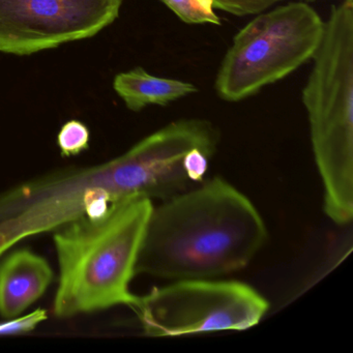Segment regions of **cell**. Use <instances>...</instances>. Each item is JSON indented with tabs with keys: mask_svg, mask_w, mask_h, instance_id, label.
Masks as SVG:
<instances>
[{
	"mask_svg": "<svg viewBox=\"0 0 353 353\" xmlns=\"http://www.w3.org/2000/svg\"><path fill=\"white\" fill-rule=\"evenodd\" d=\"M251 200L221 177L152 206L136 274L214 279L243 270L268 241Z\"/></svg>",
	"mask_w": 353,
	"mask_h": 353,
	"instance_id": "6da1fadb",
	"label": "cell"
},
{
	"mask_svg": "<svg viewBox=\"0 0 353 353\" xmlns=\"http://www.w3.org/2000/svg\"><path fill=\"white\" fill-rule=\"evenodd\" d=\"M152 206L146 198H129L102 216H80L55 230L59 266L55 316L131 307L137 295L130 285Z\"/></svg>",
	"mask_w": 353,
	"mask_h": 353,
	"instance_id": "7a4b0ae2",
	"label": "cell"
},
{
	"mask_svg": "<svg viewBox=\"0 0 353 353\" xmlns=\"http://www.w3.org/2000/svg\"><path fill=\"white\" fill-rule=\"evenodd\" d=\"M303 90L323 210L340 226L353 216V3L332 8Z\"/></svg>",
	"mask_w": 353,
	"mask_h": 353,
	"instance_id": "3957f363",
	"label": "cell"
},
{
	"mask_svg": "<svg viewBox=\"0 0 353 353\" xmlns=\"http://www.w3.org/2000/svg\"><path fill=\"white\" fill-rule=\"evenodd\" d=\"M323 32V20L307 3L261 14L233 39L216 75V94L239 102L283 79L312 59Z\"/></svg>",
	"mask_w": 353,
	"mask_h": 353,
	"instance_id": "277c9868",
	"label": "cell"
},
{
	"mask_svg": "<svg viewBox=\"0 0 353 353\" xmlns=\"http://www.w3.org/2000/svg\"><path fill=\"white\" fill-rule=\"evenodd\" d=\"M130 307L146 336L166 338L249 330L261 321L270 303L239 281L187 279L154 287Z\"/></svg>",
	"mask_w": 353,
	"mask_h": 353,
	"instance_id": "5b68a950",
	"label": "cell"
},
{
	"mask_svg": "<svg viewBox=\"0 0 353 353\" xmlns=\"http://www.w3.org/2000/svg\"><path fill=\"white\" fill-rule=\"evenodd\" d=\"M123 0H0V52L30 55L92 38L117 20Z\"/></svg>",
	"mask_w": 353,
	"mask_h": 353,
	"instance_id": "8992f818",
	"label": "cell"
},
{
	"mask_svg": "<svg viewBox=\"0 0 353 353\" xmlns=\"http://www.w3.org/2000/svg\"><path fill=\"white\" fill-rule=\"evenodd\" d=\"M52 268L42 256L19 250L0 263V315L13 318L38 301L52 282Z\"/></svg>",
	"mask_w": 353,
	"mask_h": 353,
	"instance_id": "52a82bcc",
	"label": "cell"
},
{
	"mask_svg": "<svg viewBox=\"0 0 353 353\" xmlns=\"http://www.w3.org/2000/svg\"><path fill=\"white\" fill-rule=\"evenodd\" d=\"M113 88L125 106L136 112L150 105L166 106L198 92L193 83L157 77L141 67L117 74Z\"/></svg>",
	"mask_w": 353,
	"mask_h": 353,
	"instance_id": "ba28073f",
	"label": "cell"
},
{
	"mask_svg": "<svg viewBox=\"0 0 353 353\" xmlns=\"http://www.w3.org/2000/svg\"><path fill=\"white\" fill-rule=\"evenodd\" d=\"M181 21L187 24L220 26L212 0H161Z\"/></svg>",
	"mask_w": 353,
	"mask_h": 353,
	"instance_id": "9c48e42d",
	"label": "cell"
},
{
	"mask_svg": "<svg viewBox=\"0 0 353 353\" xmlns=\"http://www.w3.org/2000/svg\"><path fill=\"white\" fill-rule=\"evenodd\" d=\"M90 130L81 121H68L57 135V145L63 157H74L88 148Z\"/></svg>",
	"mask_w": 353,
	"mask_h": 353,
	"instance_id": "30bf717a",
	"label": "cell"
},
{
	"mask_svg": "<svg viewBox=\"0 0 353 353\" xmlns=\"http://www.w3.org/2000/svg\"><path fill=\"white\" fill-rule=\"evenodd\" d=\"M278 1L280 0H212L214 9L239 17L263 13Z\"/></svg>",
	"mask_w": 353,
	"mask_h": 353,
	"instance_id": "8fae6325",
	"label": "cell"
},
{
	"mask_svg": "<svg viewBox=\"0 0 353 353\" xmlns=\"http://www.w3.org/2000/svg\"><path fill=\"white\" fill-rule=\"evenodd\" d=\"M47 318L48 314L42 307H39L28 315L9 318L7 321L0 322V336L28 334L36 330L37 326L47 320Z\"/></svg>",
	"mask_w": 353,
	"mask_h": 353,
	"instance_id": "7c38bea8",
	"label": "cell"
},
{
	"mask_svg": "<svg viewBox=\"0 0 353 353\" xmlns=\"http://www.w3.org/2000/svg\"><path fill=\"white\" fill-rule=\"evenodd\" d=\"M13 243L10 241L9 237L5 233L0 231V255L7 252L10 248L13 247Z\"/></svg>",
	"mask_w": 353,
	"mask_h": 353,
	"instance_id": "4fadbf2b",
	"label": "cell"
},
{
	"mask_svg": "<svg viewBox=\"0 0 353 353\" xmlns=\"http://www.w3.org/2000/svg\"><path fill=\"white\" fill-rule=\"evenodd\" d=\"M346 1H352V0H346Z\"/></svg>",
	"mask_w": 353,
	"mask_h": 353,
	"instance_id": "5bb4252c",
	"label": "cell"
}]
</instances>
